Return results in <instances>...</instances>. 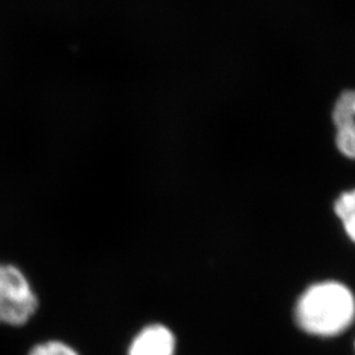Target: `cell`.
<instances>
[{
  "mask_svg": "<svg viewBox=\"0 0 355 355\" xmlns=\"http://www.w3.org/2000/svg\"><path fill=\"white\" fill-rule=\"evenodd\" d=\"M355 320V297L340 282H320L308 287L295 306V321L305 333L334 337L349 329Z\"/></svg>",
  "mask_w": 355,
  "mask_h": 355,
  "instance_id": "1",
  "label": "cell"
},
{
  "mask_svg": "<svg viewBox=\"0 0 355 355\" xmlns=\"http://www.w3.org/2000/svg\"><path fill=\"white\" fill-rule=\"evenodd\" d=\"M38 296L26 272L0 261V324L23 327L37 312Z\"/></svg>",
  "mask_w": 355,
  "mask_h": 355,
  "instance_id": "2",
  "label": "cell"
},
{
  "mask_svg": "<svg viewBox=\"0 0 355 355\" xmlns=\"http://www.w3.org/2000/svg\"><path fill=\"white\" fill-rule=\"evenodd\" d=\"M336 145L345 157L355 159V89L346 91L333 110Z\"/></svg>",
  "mask_w": 355,
  "mask_h": 355,
  "instance_id": "3",
  "label": "cell"
},
{
  "mask_svg": "<svg viewBox=\"0 0 355 355\" xmlns=\"http://www.w3.org/2000/svg\"><path fill=\"white\" fill-rule=\"evenodd\" d=\"M175 337L165 325L153 324L141 330L132 341L129 355H174Z\"/></svg>",
  "mask_w": 355,
  "mask_h": 355,
  "instance_id": "4",
  "label": "cell"
},
{
  "mask_svg": "<svg viewBox=\"0 0 355 355\" xmlns=\"http://www.w3.org/2000/svg\"><path fill=\"white\" fill-rule=\"evenodd\" d=\"M334 212L343 221L349 239L355 242V190L343 192L334 203Z\"/></svg>",
  "mask_w": 355,
  "mask_h": 355,
  "instance_id": "5",
  "label": "cell"
},
{
  "mask_svg": "<svg viewBox=\"0 0 355 355\" xmlns=\"http://www.w3.org/2000/svg\"><path fill=\"white\" fill-rule=\"evenodd\" d=\"M29 355H79L76 350L61 343V341H48V343H38L36 345Z\"/></svg>",
  "mask_w": 355,
  "mask_h": 355,
  "instance_id": "6",
  "label": "cell"
}]
</instances>
